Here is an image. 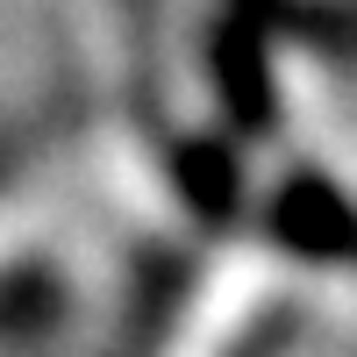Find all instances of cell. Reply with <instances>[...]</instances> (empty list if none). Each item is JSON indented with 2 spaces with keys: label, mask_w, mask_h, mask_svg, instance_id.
<instances>
[{
  "label": "cell",
  "mask_w": 357,
  "mask_h": 357,
  "mask_svg": "<svg viewBox=\"0 0 357 357\" xmlns=\"http://www.w3.org/2000/svg\"><path fill=\"white\" fill-rule=\"evenodd\" d=\"M264 229H272V243H286L307 264H343V272H357V207L314 172H293L272 193Z\"/></svg>",
  "instance_id": "obj_1"
},
{
  "label": "cell",
  "mask_w": 357,
  "mask_h": 357,
  "mask_svg": "<svg viewBox=\"0 0 357 357\" xmlns=\"http://www.w3.org/2000/svg\"><path fill=\"white\" fill-rule=\"evenodd\" d=\"M122 357H136V350H122Z\"/></svg>",
  "instance_id": "obj_2"
}]
</instances>
